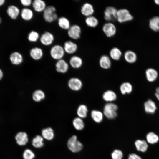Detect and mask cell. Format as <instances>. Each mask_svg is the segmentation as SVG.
Masks as SVG:
<instances>
[{
	"mask_svg": "<svg viewBox=\"0 0 159 159\" xmlns=\"http://www.w3.org/2000/svg\"><path fill=\"white\" fill-rule=\"evenodd\" d=\"M118 109V106L116 104L112 102L107 103L104 107L103 114L107 119H113L117 115Z\"/></svg>",
	"mask_w": 159,
	"mask_h": 159,
	"instance_id": "obj_1",
	"label": "cell"
},
{
	"mask_svg": "<svg viewBox=\"0 0 159 159\" xmlns=\"http://www.w3.org/2000/svg\"><path fill=\"white\" fill-rule=\"evenodd\" d=\"M43 16L44 21L48 23L53 22L58 18L56 9L52 5L47 6L43 12Z\"/></svg>",
	"mask_w": 159,
	"mask_h": 159,
	"instance_id": "obj_2",
	"label": "cell"
},
{
	"mask_svg": "<svg viewBox=\"0 0 159 159\" xmlns=\"http://www.w3.org/2000/svg\"><path fill=\"white\" fill-rule=\"evenodd\" d=\"M49 52L51 57L57 61L63 59L65 53L63 47L58 44L52 46Z\"/></svg>",
	"mask_w": 159,
	"mask_h": 159,
	"instance_id": "obj_3",
	"label": "cell"
},
{
	"mask_svg": "<svg viewBox=\"0 0 159 159\" xmlns=\"http://www.w3.org/2000/svg\"><path fill=\"white\" fill-rule=\"evenodd\" d=\"M133 19V16L128 9L125 8L118 9L116 20L119 23H125L131 21Z\"/></svg>",
	"mask_w": 159,
	"mask_h": 159,
	"instance_id": "obj_4",
	"label": "cell"
},
{
	"mask_svg": "<svg viewBox=\"0 0 159 159\" xmlns=\"http://www.w3.org/2000/svg\"><path fill=\"white\" fill-rule=\"evenodd\" d=\"M69 149L73 153L78 152L82 149V144L77 140V136L74 135L68 140L67 143Z\"/></svg>",
	"mask_w": 159,
	"mask_h": 159,
	"instance_id": "obj_5",
	"label": "cell"
},
{
	"mask_svg": "<svg viewBox=\"0 0 159 159\" xmlns=\"http://www.w3.org/2000/svg\"><path fill=\"white\" fill-rule=\"evenodd\" d=\"M117 10L115 7L113 6L107 7L104 12L105 19L107 22H110L116 20Z\"/></svg>",
	"mask_w": 159,
	"mask_h": 159,
	"instance_id": "obj_6",
	"label": "cell"
},
{
	"mask_svg": "<svg viewBox=\"0 0 159 159\" xmlns=\"http://www.w3.org/2000/svg\"><path fill=\"white\" fill-rule=\"evenodd\" d=\"M81 33L82 29L81 27L77 24L71 25L67 30V32L68 36L74 40H77L80 39Z\"/></svg>",
	"mask_w": 159,
	"mask_h": 159,
	"instance_id": "obj_7",
	"label": "cell"
},
{
	"mask_svg": "<svg viewBox=\"0 0 159 159\" xmlns=\"http://www.w3.org/2000/svg\"><path fill=\"white\" fill-rule=\"evenodd\" d=\"M102 30L106 36L109 38L114 36L117 32L116 26L112 22H107L103 25Z\"/></svg>",
	"mask_w": 159,
	"mask_h": 159,
	"instance_id": "obj_8",
	"label": "cell"
},
{
	"mask_svg": "<svg viewBox=\"0 0 159 159\" xmlns=\"http://www.w3.org/2000/svg\"><path fill=\"white\" fill-rule=\"evenodd\" d=\"M39 39L42 44L47 46L52 44L54 40V37L52 33L46 31L42 34Z\"/></svg>",
	"mask_w": 159,
	"mask_h": 159,
	"instance_id": "obj_9",
	"label": "cell"
},
{
	"mask_svg": "<svg viewBox=\"0 0 159 159\" xmlns=\"http://www.w3.org/2000/svg\"><path fill=\"white\" fill-rule=\"evenodd\" d=\"M68 85L72 90L77 91L82 89L83 84L82 82L80 79L77 77H72L69 80Z\"/></svg>",
	"mask_w": 159,
	"mask_h": 159,
	"instance_id": "obj_10",
	"label": "cell"
},
{
	"mask_svg": "<svg viewBox=\"0 0 159 159\" xmlns=\"http://www.w3.org/2000/svg\"><path fill=\"white\" fill-rule=\"evenodd\" d=\"M21 10L16 6L10 5L7 8L6 12L8 16L12 19L15 20L20 15Z\"/></svg>",
	"mask_w": 159,
	"mask_h": 159,
	"instance_id": "obj_11",
	"label": "cell"
},
{
	"mask_svg": "<svg viewBox=\"0 0 159 159\" xmlns=\"http://www.w3.org/2000/svg\"><path fill=\"white\" fill-rule=\"evenodd\" d=\"M63 48L66 53L69 54L75 53L78 50V46L76 43L71 40L65 41L64 44Z\"/></svg>",
	"mask_w": 159,
	"mask_h": 159,
	"instance_id": "obj_12",
	"label": "cell"
},
{
	"mask_svg": "<svg viewBox=\"0 0 159 159\" xmlns=\"http://www.w3.org/2000/svg\"><path fill=\"white\" fill-rule=\"evenodd\" d=\"M9 59L12 64L15 65H18L22 63L24 58L21 53L15 51L10 54Z\"/></svg>",
	"mask_w": 159,
	"mask_h": 159,
	"instance_id": "obj_13",
	"label": "cell"
},
{
	"mask_svg": "<svg viewBox=\"0 0 159 159\" xmlns=\"http://www.w3.org/2000/svg\"><path fill=\"white\" fill-rule=\"evenodd\" d=\"M29 54L30 57L32 59L38 61L41 59L43 57L44 52L41 48L35 47L30 49Z\"/></svg>",
	"mask_w": 159,
	"mask_h": 159,
	"instance_id": "obj_14",
	"label": "cell"
},
{
	"mask_svg": "<svg viewBox=\"0 0 159 159\" xmlns=\"http://www.w3.org/2000/svg\"><path fill=\"white\" fill-rule=\"evenodd\" d=\"M80 11L82 15L87 17L92 15L94 12V9L91 4L86 2L82 6Z\"/></svg>",
	"mask_w": 159,
	"mask_h": 159,
	"instance_id": "obj_15",
	"label": "cell"
},
{
	"mask_svg": "<svg viewBox=\"0 0 159 159\" xmlns=\"http://www.w3.org/2000/svg\"><path fill=\"white\" fill-rule=\"evenodd\" d=\"M56 71L62 73H64L68 71L69 65L68 63L63 59L57 60L55 64Z\"/></svg>",
	"mask_w": 159,
	"mask_h": 159,
	"instance_id": "obj_16",
	"label": "cell"
},
{
	"mask_svg": "<svg viewBox=\"0 0 159 159\" xmlns=\"http://www.w3.org/2000/svg\"><path fill=\"white\" fill-rule=\"evenodd\" d=\"M20 16L24 21H29L33 18L34 14L33 11L30 8L24 7L21 10Z\"/></svg>",
	"mask_w": 159,
	"mask_h": 159,
	"instance_id": "obj_17",
	"label": "cell"
},
{
	"mask_svg": "<svg viewBox=\"0 0 159 159\" xmlns=\"http://www.w3.org/2000/svg\"><path fill=\"white\" fill-rule=\"evenodd\" d=\"M33 9L37 13L43 12L47 7L46 2L42 0H34L32 5Z\"/></svg>",
	"mask_w": 159,
	"mask_h": 159,
	"instance_id": "obj_18",
	"label": "cell"
},
{
	"mask_svg": "<svg viewBox=\"0 0 159 159\" xmlns=\"http://www.w3.org/2000/svg\"><path fill=\"white\" fill-rule=\"evenodd\" d=\"M144 107L145 112L149 114L154 113L157 108L155 102L150 99H148L144 102Z\"/></svg>",
	"mask_w": 159,
	"mask_h": 159,
	"instance_id": "obj_19",
	"label": "cell"
},
{
	"mask_svg": "<svg viewBox=\"0 0 159 159\" xmlns=\"http://www.w3.org/2000/svg\"><path fill=\"white\" fill-rule=\"evenodd\" d=\"M99 64L101 68L107 69H110L112 65L111 58L107 55L101 56L99 60Z\"/></svg>",
	"mask_w": 159,
	"mask_h": 159,
	"instance_id": "obj_20",
	"label": "cell"
},
{
	"mask_svg": "<svg viewBox=\"0 0 159 159\" xmlns=\"http://www.w3.org/2000/svg\"><path fill=\"white\" fill-rule=\"evenodd\" d=\"M145 75L146 79L149 82H153L157 80L158 73L154 69L149 68L145 70Z\"/></svg>",
	"mask_w": 159,
	"mask_h": 159,
	"instance_id": "obj_21",
	"label": "cell"
},
{
	"mask_svg": "<svg viewBox=\"0 0 159 159\" xmlns=\"http://www.w3.org/2000/svg\"><path fill=\"white\" fill-rule=\"evenodd\" d=\"M83 60L79 56L74 55L72 56L69 60V64L74 69L80 68L83 64Z\"/></svg>",
	"mask_w": 159,
	"mask_h": 159,
	"instance_id": "obj_22",
	"label": "cell"
},
{
	"mask_svg": "<svg viewBox=\"0 0 159 159\" xmlns=\"http://www.w3.org/2000/svg\"><path fill=\"white\" fill-rule=\"evenodd\" d=\"M102 97L103 100L107 103L112 102L117 100V96L113 91L108 90L103 93Z\"/></svg>",
	"mask_w": 159,
	"mask_h": 159,
	"instance_id": "obj_23",
	"label": "cell"
},
{
	"mask_svg": "<svg viewBox=\"0 0 159 159\" xmlns=\"http://www.w3.org/2000/svg\"><path fill=\"white\" fill-rule=\"evenodd\" d=\"M15 138L17 143L20 146L25 145L28 141L27 135L24 132H18L16 135Z\"/></svg>",
	"mask_w": 159,
	"mask_h": 159,
	"instance_id": "obj_24",
	"label": "cell"
},
{
	"mask_svg": "<svg viewBox=\"0 0 159 159\" xmlns=\"http://www.w3.org/2000/svg\"><path fill=\"white\" fill-rule=\"evenodd\" d=\"M124 58L125 61L130 64H132L136 61L137 56L135 53L131 50H127L124 53Z\"/></svg>",
	"mask_w": 159,
	"mask_h": 159,
	"instance_id": "obj_25",
	"label": "cell"
},
{
	"mask_svg": "<svg viewBox=\"0 0 159 159\" xmlns=\"http://www.w3.org/2000/svg\"><path fill=\"white\" fill-rule=\"evenodd\" d=\"M121 50L117 47H113L110 50L109 56L110 58L115 61L119 60L122 55Z\"/></svg>",
	"mask_w": 159,
	"mask_h": 159,
	"instance_id": "obj_26",
	"label": "cell"
},
{
	"mask_svg": "<svg viewBox=\"0 0 159 159\" xmlns=\"http://www.w3.org/2000/svg\"><path fill=\"white\" fill-rule=\"evenodd\" d=\"M57 22L60 28L64 30H68L71 26L69 20L65 16L58 18Z\"/></svg>",
	"mask_w": 159,
	"mask_h": 159,
	"instance_id": "obj_27",
	"label": "cell"
},
{
	"mask_svg": "<svg viewBox=\"0 0 159 159\" xmlns=\"http://www.w3.org/2000/svg\"><path fill=\"white\" fill-rule=\"evenodd\" d=\"M135 144L136 149L138 151L145 152L148 149V144L145 140H137L135 141Z\"/></svg>",
	"mask_w": 159,
	"mask_h": 159,
	"instance_id": "obj_28",
	"label": "cell"
},
{
	"mask_svg": "<svg viewBox=\"0 0 159 159\" xmlns=\"http://www.w3.org/2000/svg\"><path fill=\"white\" fill-rule=\"evenodd\" d=\"M133 90V87L130 83L128 82L122 83L120 87L121 93L123 95L131 93Z\"/></svg>",
	"mask_w": 159,
	"mask_h": 159,
	"instance_id": "obj_29",
	"label": "cell"
},
{
	"mask_svg": "<svg viewBox=\"0 0 159 159\" xmlns=\"http://www.w3.org/2000/svg\"><path fill=\"white\" fill-rule=\"evenodd\" d=\"M104 114L101 111L95 110H92L91 113V116L93 120L97 123L101 122L103 118Z\"/></svg>",
	"mask_w": 159,
	"mask_h": 159,
	"instance_id": "obj_30",
	"label": "cell"
},
{
	"mask_svg": "<svg viewBox=\"0 0 159 159\" xmlns=\"http://www.w3.org/2000/svg\"><path fill=\"white\" fill-rule=\"evenodd\" d=\"M88 112L87 107L86 105L83 104L78 106L77 110V113L78 117L82 119L87 117Z\"/></svg>",
	"mask_w": 159,
	"mask_h": 159,
	"instance_id": "obj_31",
	"label": "cell"
},
{
	"mask_svg": "<svg viewBox=\"0 0 159 159\" xmlns=\"http://www.w3.org/2000/svg\"><path fill=\"white\" fill-rule=\"evenodd\" d=\"M149 26L153 30L159 31V16H155L151 18L149 21Z\"/></svg>",
	"mask_w": 159,
	"mask_h": 159,
	"instance_id": "obj_32",
	"label": "cell"
},
{
	"mask_svg": "<svg viewBox=\"0 0 159 159\" xmlns=\"http://www.w3.org/2000/svg\"><path fill=\"white\" fill-rule=\"evenodd\" d=\"M85 21L88 26L91 28L96 27L99 23L98 19L93 15L86 17Z\"/></svg>",
	"mask_w": 159,
	"mask_h": 159,
	"instance_id": "obj_33",
	"label": "cell"
},
{
	"mask_svg": "<svg viewBox=\"0 0 159 159\" xmlns=\"http://www.w3.org/2000/svg\"><path fill=\"white\" fill-rule=\"evenodd\" d=\"M45 97L44 92L42 90L38 89L35 90L32 95V98L36 102H39L44 99Z\"/></svg>",
	"mask_w": 159,
	"mask_h": 159,
	"instance_id": "obj_34",
	"label": "cell"
},
{
	"mask_svg": "<svg viewBox=\"0 0 159 159\" xmlns=\"http://www.w3.org/2000/svg\"><path fill=\"white\" fill-rule=\"evenodd\" d=\"M42 134L43 138L49 140H52L54 136L53 130L51 127L43 129L42 130Z\"/></svg>",
	"mask_w": 159,
	"mask_h": 159,
	"instance_id": "obj_35",
	"label": "cell"
},
{
	"mask_svg": "<svg viewBox=\"0 0 159 159\" xmlns=\"http://www.w3.org/2000/svg\"><path fill=\"white\" fill-rule=\"evenodd\" d=\"M147 142L150 144L157 143L159 140L158 136L153 132L148 133L146 135Z\"/></svg>",
	"mask_w": 159,
	"mask_h": 159,
	"instance_id": "obj_36",
	"label": "cell"
},
{
	"mask_svg": "<svg viewBox=\"0 0 159 159\" xmlns=\"http://www.w3.org/2000/svg\"><path fill=\"white\" fill-rule=\"evenodd\" d=\"M72 124L75 128L79 130H82L85 126L82 119L79 117H75L73 119Z\"/></svg>",
	"mask_w": 159,
	"mask_h": 159,
	"instance_id": "obj_37",
	"label": "cell"
},
{
	"mask_svg": "<svg viewBox=\"0 0 159 159\" xmlns=\"http://www.w3.org/2000/svg\"><path fill=\"white\" fill-rule=\"evenodd\" d=\"M43 141V137L39 135H37L32 139V144L36 148H40L43 147L44 145Z\"/></svg>",
	"mask_w": 159,
	"mask_h": 159,
	"instance_id": "obj_38",
	"label": "cell"
},
{
	"mask_svg": "<svg viewBox=\"0 0 159 159\" xmlns=\"http://www.w3.org/2000/svg\"><path fill=\"white\" fill-rule=\"evenodd\" d=\"M40 37L38 32L34 30H32L28 34L27 39L30 42H35L39 39Z\"/></svg>",
	"mask_w": 159,
	"mask_h": 159,
	"instance_id": "obj_39",
	"label": "cell"
},
{
	"mask_svg": "<svg viewBox=\"0 0 159 159\" xmlns=\"http://www.w3.org/2000/svg\"><path fill=\"white\" fill-rule=\"evenodd\" d=\"M35 157L34 153L29 149H26L24 151L23 154L24 159H33Z\"/></svg>",
	"mask_w": 159,
	"mask_h": 159,
	"instance_id": "obj_40",
	"label": "cell"
},
{
	"mask_svg": "<svg viewBox=\"0 0 159 159\" xmlns=\"http://www.w3.org/2000/svg\"><path fill=\"white\" fill-rule=\"evenodd\" d=\"M123 157V153L119 150H115L111 154L112 159H122Z\"/></svg>",
	"mask_w": 159,
	"mask_h": 159,
	"instance_id": "obj_41",
	"label": "cell"
},
{
	"mask_svg": "<svg viewBox=\"0 0 159 159\" xmlns=\"http://www.w3.org/2000/svg\"><path fill=\"white\" fill-rule=\"evenodd\" d=\"M20 3L24 7H29L32 5V0H21Z\"/></svg>",
	"mask_w": 159,
	"mask_h": 159,
	"instance_id": "obj_42",
	"label": "cell"
},
{
	"mask_svg": "<svg viewBox=\"0 0 159 159\" xmlns=\"http://www.w3.org/2000/svg\"><path fill=\"white\" fill-rule=\"evenodd\" d=\"M128 159H142L139 155L135 153H132L129 155Z\"/></svg>",
	"mask_w": 159,
	"mask_h": 159,
	"instance_id": "obj_43",
	"label": "cell"
},
{
	"mask_svg": "<svg viewBox=\"0 0 159 159\" xmlns=\"http://www.w3.org/2000/svg\"><path fill=\"white\" fill-rule=\"evenodd\" d=\"M155 95L157 100L159 101V87L156 88Z\"/></svg>",
	"mask_w": 159,
	"mask_h": 159,
	"instance_id": "obj_44",
	"label": "cell"
},
{
	"mask_svg": "<svg viewBox=\"0 0 159 159\" xmlns=\"http://www.w3.org/2000/svg\"><path fill=\"white\" fill-rule=\"evenodd\" d=\"M5 0H0V7L4 5L5 3Z\"/></svg>",
	"mask_w": 159,
	"mask_h": 159,
	"instance_id": "obj_45",
	"label": "cell"
},
{
	"mask_svg": "<svg viewBox=\"0 0 159 159\" xmlns=\"http://www.w3.org/2000/svg\"><path fill=\"white\" fill-rule=\"evenodd\" d=\"M3 76V72L2 70L0 69V80L2 79Z\"/></svg>",
	"mask_w": 159,
	"mask_h": 159,
	"instance_id": "obj_46",
	"label": "cell"
},
{
	"mask_svg": "<svg viewBox=\"0 0 159 159\" xmlns=\"http://www.w3.org/2000/svg\"><path fill=\"white\" fill-rule=\"evenodd\" d=\"M154 1L156 4L159 5V0H155Z\"/></svg>",
	"mask_w": 159,
	"mask_h": 159,
	"instance_id": "obj_47",
	"label": "cell"
},
{
	"mask_svg": "<svg viewBox=\"0 0 159 159\" xmlns=\"http://www.w3.org/2000/svg\"><path fill=\"white\" fill-rule=\"evenodd\" d=\"M2 21V19L0 17V24L1 23Z\"/></svg>",
	"mask_w": 159,
	"mask_h": 159,
	"instance_id": "obj_48",
	"label": "cell"
}]
</instances>
